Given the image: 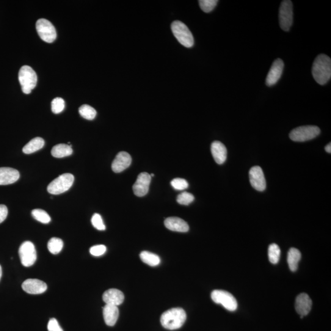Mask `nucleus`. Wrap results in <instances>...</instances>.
<instances>
[{"instance_id": "nucleus-12", "label": "nucleus", "mask_w": 331, "mask_h": 331, "mask_svg": "<svg viewBox=\"0 0 331 331\" xmlns=\"http://www.w3.org/2000/svg\"><path fill=\"white\" fill-rule=\"evenodd\" d=\"M250 182L253 189L259 192H263L266 187V179H265L263 170L259 167H254L251 168L249 172Z\"/></svg>"}, {"instance_id": "nucleus-31", "label": "nucleus", "mask_w": 331, "mask_h": 331, "mask_svg": "<svg viewBox=\"0 0 331 331\" xmlns=\"http://www.w3.org/2000/svg\"><path fill=\"white\" fill-rule=\"evenodd\" d=\"M52 110L54 114H60L65 109V103L64 99L62 98H56L52 101Z\"/></svg>"}, {"instance_id": "nucleus-33", "label": "nucleus", "mask_w": 331, "mask_h": 331, "mask_svg": "<svg viewBox=\"0 0 331 331\" xmlns=\"http://www.w3.org/2000/svg\"><path fill=\"white\" fill-rule=\"evenodd\" d=\"M92 223L93 227L96 228V230L99 231L106 230V226L104 225L103 219H102L101 215L98 214H95L93 215Z\"/></svg>"}, {"instance_id": "nucleus-32", "label": "nucleus", "mask_w": 331, "mask_h": 331, "mask_svg": "<svg viewBox=\"0 0 331 331\" xmlns=\"http://www.w3.org/2000/svg\"><path fill=\"white\" fill-rule=\"evenodd\" d=\"M195 200L194 196L191 193L188 192H183L181 193L177 198V201L181 205L187 206L191 204Z\"/></svg>"}, {"instance_id": "nucleus-40", "label": "nucleus", "mask_w": 331, "mask_h": 331, "mask_svg": "<svg viewBox=\"0 0 331 331\" xmlns=\"http://www.w3.org/2000/svg\"><path fill=\"white\" fill-rule=\"evenodd\" d=\"M150 176H151V178H152V177H154V175H153V174H151V175H150Z\"/></svg>"}, {"instance_id": "nucleus-38", "label": "nucleus", "mask_w": 331, "mask_h": 331, "mask_svg": "<svg viewBox=\"0 0 331 331\" xmlns=\"http://www.w3.org/2000/svg\"><path fill=\"white\" fill-rule=\"evenodd\" d=\"M325 151H327V153H331V143H329V144H327L326 146H325Z\"/></svg>"}, {"instance_id": "nucleus-37", "label": "nucleus", "mask_w": 331, "mask_h": 331, "mask_svg": "<svg viewBox=\"0 0 331 331\" xmlns=\"http://www.w3.org/2000/svg\"><path fill=\"white\" fill-rule=\"evenodd\" d=\"M8 214L7 207L4 204L0 205V223L4 222L7 219Z\"/></svg>"}, {"instance_id": "nucleus-3", "label": "nucleus", "mask_w": 331, "mask_h": 331, "mask_svg": "<svg viewBox=\"0 0 331 331\" xmlns=\"http://www.w3.org/2000/svg\"><path fill=\"white\" fill-rule=\"evenodd\" d=\"M37 75L35 71L29 66H22L19 73V81L22 92L30 94L37 84Z\"/></svg>"}, {"instance_id": "nucleus-6", "label": "nucleus", "mask_w": 331, "mask_h": 331, "mask_svg": "<svg viewBox=\"0 0 331 331\" xmlns=\"http://www.w3.org/2000/svg\"><path fill=\"white\" fill-rule=\"evenodd\" d=\"M320 133L318 126L308 125L298 127L292 129L289 137L295 142H305L314 139Z\"/></svg>"}, {"instance_id": "nucleus-39", "label": "nucleus", "mask_w": 331, "mask_h": 331, "mask_svg": "<svg viewBox=\"0 0 331 331\" xmlns=\"http://www.w3.org/2000/svg\"><path fill=\"white\" fill-rule=\"evenodd\" d=\"M2 276V266H0V279H1Z\"/></svg>"}, {"instance_id": "nucleus-23", "label": "nucleus", "mask_w": 331, "mask_h": 331, "mask_svg": "<svg viewBox=\"0 0 331 331\" xmlns=\"http://www.w3.org/2000/svg\"><path fill=\"white\" fill-rule=\"evenodd\" d=\"M72 153H73V149L71 145L65 143H60L55 145L51 150L52 155L58 158L70 156Z\"/></svg>"}, {"instance_id": "nucleus-17", "label": "nucleus", "mask_w": 331, "mask_h": 331, "mask_svg": "<svg viewBox=\"0 0 331 331\" xmlns=\"http://www.w3.org/2000/svg\"><path fill=\"white\" fill-rule=\"evenodd\" d=\"M20 178L18 170L11 168H0V186L15 183Z\"/></svg>"}, {"instance_id": "nucleus-24", "label": "nucleus", "mask_w": 331, "mask_h": 331, "mask_svg": "<svg viewBox=\"0 0 331 331\" xmlns=\"http://www.w3.org/2000/svg\"><path fill=\"white\" fill-rule=\"evenodd\" d=\"M44 140L43 138L37 137L32 139L27 143L23 148V152L26 154H31L40 150L44 145Z\"/></svg>"}, {"instance_id": "nucleus-26", "label": "nucleus", "mask_w": 331, "mask_h": 331, "mask_svg": "<svg viewBox=\"0 0 331 331\" xmlns=\"http://www.w3.org/2000/svg\"><path fill=\"white\" fill-rule=\"evenodd\" d=\"M63 247V242L62 239L53 237L49 240L48 248L49 252L54 255L59 254L62 251Z\"/></svg>"}, {"instance_id": "nucleus-19", "label": "nucleus", "mask_w": 331, "mask_h": 331, "mask_svg": "<svg viewBox=\"0 0 331 331\" xmlns=\"http://www.w3.org/2000/svg\"><path fill=\"white\" fill-rule=\"evenodd\" d=\"M164 225L168 230L173 231L186 233L189 230L188 223L178 217H169L164 221Z\"/></svg>"}, {"instance_id": "nucleus-21", "label": "nucleus", "mask_w": 331, "mask_h": 331, "mask_svg": "<svg viewBox=\"0 0 331 331\" xmlns=\"http://www.w3.org/2000/svg\"><path fill=\"white\" fill-rule=\"evenodd\" d=\"M119 310L117 306L106 304L103 308V316L105 322L109 326H113L117 322Z\"/></svg>"}, {"instance_id": "nucleus-22", "label": "nucleus", "mask_w": 331, "mask_h": 331, "mask_svg": "<svg viewBox=\"0 0 331 331\" xmlns=\"http://www.w3.org/2000/svg\"><path fill=\"white\" fill-rule=\"evenodd\" d=\"M301 258V253L296 248H291L288 251L287 261H288L289 269L295 272L297 269L298 263Z\"/></svg>"}, {"instance_id": "nucleus-4", "label": "nucleus", "mask_w": 331, "mask_h": 331, "mask_svg": "<svg viewBox=\"0 0 331 331\" xmlns=\"http://www.w3.org/2000/svg\"><path fill=\"white\" fill-rule=\"evenodd\" d=\"M174 35L180 43L186 48H192L194 45V38L189 28L181 21H175L171 25Z\"/></svg>"}, {"instance_id": "nucleus-30", "label": "nucleus", "mask_w": 331, "mask_h": 331, "mask_svg": "<svg viewBox=\"0 0 331 331\" xmlns=\"http://www.w3.org/2000/svg\"><path fill=\"white\" fill-rule=\"evenodd\" d=\"M218 2H219L217 0H200L199 1V4L204 12L208 13L214 10Z\"/></svg>"}, {"instance_id": "nucleus-20", "label": "nucleus", "mask_w": 331, "mask_h": 331, "mask_svg": "<svg viewBox=\"0 0 331 331\" xmlns=\"http://www.w3.org/2000/svg\"><path fill=\"white\" fill-rule=\"evenodd\" d=\"M211 152L215 162L222 164L227 157V150L224 144L220 141H214L211 145Z\"/></svg>"}, {"instance_id": "nucleus-2", "label": "nucleus", "mask_w": 331, "mask_h": 331, "mask_svg": "<svg viewBox=\"0 0 331 331\" xmlns=\"http://www.w3.org/2000/svg\"><path fill=\"white\" fill-rule=\"evenodd\" d=\"M187 319L186 311L182 308H173L162 314L160 321L165 329L175 330L184 325Z\"/></svg>"}, {"instance_id": "nucleus-1", "label": "nucleus", "mask_w": 331, "mask_h": 331, "mask_svg": "<svg viewBox=\"0 0 331 331\" xmlns=\"http://www.w3.org/2000/svg\"><path fill=\"white\" fill-rule=\"evenodd\" d=\"M311 72L318 84L321 85L326 84L331 77L330 58L326 55H319L314 61Z\"/></svg>"}, {"instance_id": "nucleus-16", "label": "nucleus", "mask_w": 331, "mask_h": 331, "mask_svg": "<svg viewBox=\"0 0 331 331\" xmlns=\"http://www.w3.org/2000/svg\"><path fill=\"white\" fill-rule=\"evenodd\" d=\"M131 161L130 154L126 151H120L112 162V169L116 173L122 172L131 165Z\"/></svg>"}, {"instance_id": "nucleus-25", "label": "nucleus", "mask_w": 331, "mask_h": 331, "mask_svg": "<svg viewBox=\"0 0 331 331\" xmlns=\"http://www.w3.org/2000/svg\"><path fill=\"white\" fill-rule=\"evenodd\" d=\"M140 258L143 263L150 266H156L161 262V259L156 254L143 251L140 254Z\"/></svg>"}, {"instance_id": "nucleus-29", "label": "nucleus", "mask_w": 331, "mask_h": 331, "mask_svg": "<svg viewBox=\"0 0 331 331\" xmlns=\"http://www.w3.org/2000/svg\"><path fill=\"white\" fill-rule=\"evenodd\" d=\"M32 216L36 220L44 224H48L51 222V218L49 214L43 209H37L33 210L32 212Z\"/></svg>"}, {"instance_id": "nucleus-8", "label": "nucleus", "mask_w": 331, "mask_h": 331, "mask_svg": "<svg viewBox=\"0 0 331 331\" xmlns=\"http://www.w3.org/2000/svg\"><path fill=\"white\" fill-rule=\"evenodd\" d=\"M39 36L46 43H51L56 40L57 32L51 22L45 19H40L36 24Z\"/></svg>"}, {"instance_id": "nucleus-11", "label": "nucleus", "mask_w": 331, "mask_h": 331, "mask_svg": "<svg viewBox=\"0 0 331 331\" xmlns=\"http://www.w3.org/2000/svg\"><path fill=\"white\" fill-rule=\"evenodd\" d=\"M151 176L147 173H142L138 176L136 182L132 187L134 195L137 197H144L148 192L151 182Z\"/></svg>"}, {"instance_id": "nucleus-10", "label": "nucleus", "mask_w": 331, "mask_h": 331, "mask_svg": "<svg viewBox=\"0 0 331 331\" xmlns=\"http://www.w3.org/2000/svg\"><path fill=\"white\" fill-rule=\"evenodd\" d=\"M293 22V11L291 1L285 0L281 2L279 10V24L283 31L288 32Z\"/></svg>"}, {"instance_id": "nucleus-28", "label": "nucleus", "mask_w": 331, "mask_h": 331, "mask_svg": "<svg viewBox=\"0 0 331 331\" xmlns=\"http://www.w3.org/2000/svg\"><path fill=\"white\" fill-rule=\"evenodd\" d=\"M268 256L270 263L274 264L278 263L280 257V248L278 245L272 244L269 245Z\"/></svg>"}, {"instance_id": "nucleus-36", "label": "nucleus", "mask_w": 331, "mask_h": 331, "mask_svg": "<svg viewBox=\"0 0 331 331\" xmlns=\"http://www.w3.org/2000/svg\"><path fill=\"white\" fill-rule=\"evenodd\" d=\"M48 329L49 331H63L62 328L60 327L59 322L55 318H51L49 320Z\"/></svg>"}, {"instance_id": "nucleus-14", "label": "nucleus", "mask_w": 331, "mask_h": 331, "mask_svg": "<svg viewBox=\"0 0 331 331\" xmlns=\"http://www.w3.org/2000/svg\"><path fill=\"white\" fill-rule=\"evenodd\" d=\"M284 63L282 60L278 59L274 61L267 74L266 83L267 86L270 87L277 84L283 73Z\"/></svg>"}, {"instance_id": "nucleus-27", "label": "nucleus", "mask_w": 331, "mask_h": 331, "mask_svg": "<svg viewBox=\"0 0 331 331\" xmlns=\"http://www.w3.org/2000/svg\"><path fill=\"white\" fill-rule=\"evenodd\" d=\"M79 112L83 118L88 120H93L96 115V110L87 104H84L80 107Z\"/></svg>"}, {"instance_id": "nucleus-35", "label": "nucleus", "mask_w": 331, "mask_h": 331, "mask_svg": "<svg viewBox=\"0 0 331 331\" xmlns=\"http://www.w3.org/2000/svg\"><path fill=\"white\" fill-rule=\"evenodd\" d=\"M107 250L106 247L104 245H95L90 248V253L91 255L95 256H99L104 255Z\"/></svg>"}, {"instance_id": "nucleus-15", "label": "nucleus", "mask_w": 331, "mask_h": 331, "mask_svg": "<svg viewBox=\"0 0 331 331\" xmlns=\"http://www.w3.org/2000/svg\"><path fill=\"white\" fill-rule=\"evenodd\" d=\"M312 306V301L307 294L303 293L298 295L295 302V308L298 314H300L301 318L307 315L310 312Z\"/></svg>"}, {"instance_id": "nucleus-9", "label": "nucleus", "mask_w": 331, "mask_h": 331, "mask_svg": "<svg viewBox=\"0 0 331 331\" xmlns=\"http://www.w3.org/2000/svg\"><path fill=\"white\" fill-rule=\"evenodd\" d=\"M19 256L22 265L25 267H30L37 261V254L34 244L30 241L22 244L19 250Z\"/></svg>"}, {"instance_id": "nucleus-7", "label": "nucleus", "mask_w": 331, "mask_h": 331, "mask_svg": "<svg viewBox=\"0 0 331 331\" xmlns=\"http://www.w3.org/2000/svg\"><path fill=\"white\" fill-rule=\"evenodd\" d=\"M211 298L214 302L222 305L229 311H235L237 308L236 298L228 291L216 289L212 292Z\"/></svg>"}, {"instance_id": "nucleus-13", "label": "nucleus", "mask_w": 331, "mask_h": 331, "mask_svg": "<svg viewBox=\"0 0 331 331\" xmlns=\"http://www.w3.org/2000/svg\"><path fill=\"white\" fill-rule=\"evenodd\" d=\"M24 291L30 294H40L43 293L48 289L45 282L35 278H29L24 281L22 285Z\"/></svg>"}, {"instance_id": "nucleus-34", "label": "nucleus", "mask_w": 331, "mask_h": 331, "mask_svg": "<svg viewBox=\"0 0 331 331\" xmlns=\"http://www.w3.org/2000/svg\"><path fill=\"white\" fill-rule=\"evenodd\" d=\"M171 186L177 190H184L189 187V184L186 180L184 179L176 178L173 179L171 182Z\"/></svg>"}, {"instance_id": "nucleus-18", "label": "nucleus", "mask_w": 331, "mask_h": 331, "mask_svg": "<svg viewBox=\"0 0 331 331\" xmlns=\"http://www.w3.org/2000/svg\"><path fill=\"white\" fill-rule=\"evenodd\" d=\"M125 296L122 292L117 289L111 288L104 292L103 301L106 304L118 306L124 301Z\"/></svg>"}, {"instance_id": "nucleus-5", "label": "nucleus", "mask_w": 331, "mask_h": 331, "mask_svg": "<svg viewBox=\"0 0 331 331\" xmlns=\"http://www.w3.org/2000/svg\"><path fill=\"white\" fill-rule=\"evenodd\" d=\"M74 177L71 174L60 175L49 184L48 191L50 194L60 195L67 192L73 186Z\"/></svg>"}]
</instances>
